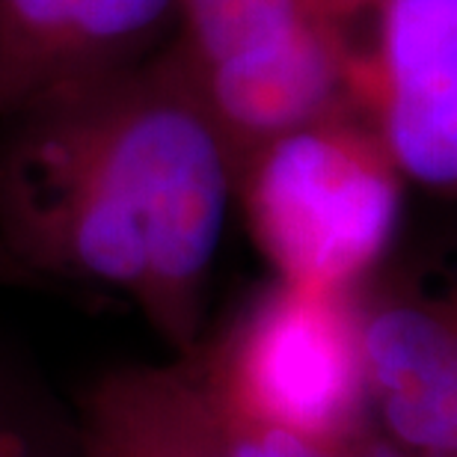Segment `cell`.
Returning a JSON list of instances; mask_svg holds the SVG:
<instances>
[{
  "mask_svg": "<svg viewBox=\"0 0 457 457\" xmlns=\"http://www.w3.org/2000/svg\"><path fill=\"white\" fill-rule=\"evenodd\" d=\"M194 360L217 410L232 419L333 449L369 431L356 291L273 279Z\"/></svg>",
  "mask_w": 457,
  "mask_h": 457,
  "instance_id": "3957f363",
  "label": "cell"
},
{
  "mask_svg": "<svg viewBox=\"0 0 457 457\" xmlns=\"http://www.w3.org/2000/svg\"><path fill=\"white\" fill-rule=\"evenodd\" d=\"M187 69L237 172L277 137L356 111V21L312 18L208 66Z\"/></svg>",
  "mask_w": 457,
  "mask_h": 457,
  "instance_id": "5b68a950",
  "label": "cell"
},
{
  "mask_svg": "<svg viewBox=\"0 0 457 457\" xmlns=\"http://www.w3.org/2000/svg\"><path fill=\"white\" fill-rule=\"evenodd\" d=\"M0 457H78L75 404L42 365L0 339Z\"/></svg>",
  "mask_w": 457,
  "mask_h": 457,
  "instance_id": "9c48e42d",
  "label": "cell"
},
{
  "mask_svg": "<svg viewBox=\"0 0 457 457\" xmlns=\"http://www.w3.org/2000/svg\"><path fill=\"white\" fill-rule=\"evenodd\" d=\"M353 96L404 181L457 199V0H362Z\"/></svg>",
  "mask_w": 457,
  "mask_h": 457,
  "instance_id": "277c9868",
  "label": "cell"
},
{
  "mask_svg": "<svg viewBox=\"0 0 457 457\" xmlns=\"http://www.w3.org/2000/svg\"><path fill=\"white\" fill-rule=\"evenodd\" d=\"M362 0H179L170 45L187 66H208L312 18H353Z\"/></svg>",
  "mask_w": 457,
  "mask_h": 457,
  "instance_id": "ba28073f",
  "label": "cell"
},
{
  "mask_svg": "<svg viewBox=\"0 0 457 457\" xmlns=\"http://www.w3.org/2000/svg\"><path fill=\"white\" fill-rule=\"evenodd\" d=\"M84 0H0V119L75 78Z\"/></svg>",
  "mask_w": 457,
  "mask_h": 457,
  "instance_id": "52a82bcc",
  "label": "cell"
},
{
  "mask_svg": "<svg viewBox=\"0 0 457 457\" xmlns=\"http://www.w3.org/2000/svg\"><path fill=\"white\" fill-rule=\"evenodd\" d=\"M404 185L371 125L347 111L255 149L237 167L235 203L273 279L353 295L395 241Z\"/></svg>",
  "mask_w": 457,
  "mask_h": 457,
  "instance_id": "7a4b0ae2",
  "label": "cell"
},
{
  "mask_svg": "<svg viewBox=\"0 0 457 457\" xmlns=\"http://www.w3.org/2000/svg\"><path fill=\"white\" fill-rule=\"evenodd\" d=\"M232 457H339V449L220 413Z\"/></svg>",
  "mask_w": 457,
  "mask_h": 457,
  "instance_id": "7c38bea8",
  "label": "cell"
},
{
  "mask_svg": "<svg viewBox=\"0 0 457 457\" xmlns=\"http://www.w3.org/2000/svg\"><path fill=\"white\" fill-rule=\"evenodd\" d=\"M71 404L78 457H232L194 356L107 365Z\"/></svg>",
  "mask_w": 457,
  "mask_h": 457,
  "instance_id": "8992f818",
  "label": "cell"
},
{
  "mask_svg": "<svg viewBox=\"0 0 457 457\" xmlns=\"http://www.w3.org/2000/svg\"><path fill=\"white\" fill-rule=\"evenodd\" d=\"M434 300L452 342L449 365L425 395L380 413V425L386 428V436L407 445L410 452L422 457H452L457 454V286L434 295Z\"/></svg>",
  "mask_w": 457,
  "mask_h": 457,
  "instance_id": "8fae6325",
  "label": "cell"
},
{
  "mask_svg": "<svg viewBox=\"0 0 457 457\" xmlns=\"http://www.w3.org/2000/svg\"><path fill=\"white\" fill-rule=\"evenodd\" d=\"M24 288H42V286L12 259V253L6 250L4 237H0V291H24Z\"/></svg>",
  "mask_w": 457,
  "mask_h": 457,
  "instance_id": "5bb4252c",
  "label": "cell"
},
{
  "mask_svg": "<svg viewBox=\"0 0 457 457\" xmlns=\"http://www.w3.org/2000/svg\"><path fill=\"white\" fill-rule=\"evenodd\" d=\"M235 161L172 45L0 119V237L48 286L128 300L172 351L205 342Z\"/></svg>",
  "mask_w": 457,
  "mask_h": 457,
  "instance_id": "6da1fadb",
  "label": "cell"
},
{
  "mask_svg": "<svg viewBox=\"0 0 457 457\" xmlns=\"http://www.w3.org/2000/svg\"><path fill=\"white\" fill-rule=\"evenodd\" d=\"M339 457H422L410 452L407 445L395 443L392 436H378L371 431H362L360 436L339 445Z\"/></svg>",
  "mask_w": 457,
  "mask_h": 457,
  "instance_id": "4fadbf2b",
  "label": "cell"
},
{
  "mask_svg": "<svg viewBox=\"0 0 457 457\" xmlns=\"http://www.w3.org/2000/svg\"><path fill=\"white\" fill-rule=\"evenodd\" d=\"M179 0H84L80 75L119 69L170 42Z\"/></svg>",
  "mask_w": 457,
  "mask_h": 457,
  "instance_id": "30bf717a",
  "label": "cell"
}]
</instances>
